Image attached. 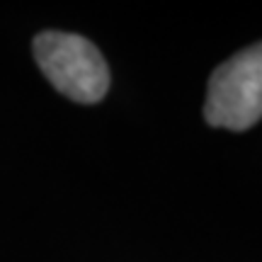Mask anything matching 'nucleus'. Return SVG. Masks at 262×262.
Returning a JSON list of instances; mask_svg holds the SVG:
<instances>
[{
    "label": "nucleus",
    "instance_id": "1",
    "mask_svg": "<svg viewBox=\"0 0 262 262\" xmlns=\"http://www.w3.org/2000/svg\"><path fill=\"white\" fill-rule=\"evenodd\" d=\"M34 58L49 83L68 100L100 102L110 90V68L90 39L71 32H41L34 37Z\"/></svg>",
    "mask_w": 262,
    "mask_h": 262
},
{
    "label": "nucleus",
    "instance_id": "2",
    "mask_svg": "<svg viewBox=\"0 0 262 262\" xmlns=\"http://www.w3.org/2000/svg\"><path fill=\"white\" fill-rule=\"evenodd\" d=\"M204 119L231 131H245L262 119V41L238 51L211 73Z\"/></svg>",
    "mask_w": 262,
    "mask_h": 262
}]
</instances>
